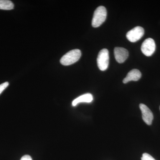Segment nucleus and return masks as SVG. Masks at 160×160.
Returning <instances> with one entry per match:
<instances>
[{
  "label": "nucleus",
  "instance_id": "obj_10",
  "mask_svg": "<svg viewBox=\"0 0 160 160\" xmlns=\"http://www.w3.org/2000/svg\"><path fill=\"white\" fill-rule=\"evenodd\" d=\"M14 8L13 3L8 0H0V9L11 10Z\"/></svg>",
  "mask_w": 160,
  "mask_h": 160
},
{
  "label": "nucleus",
  "instance_id": "obj_7",
  "mask_svg": "<svg viewBox=\"0 0 160 160\" xmlns=\"http://www.w3.org/2000/svg\"><path fill=\"white\" fill-rule=\"evenodd\" d=\"M114 54L117 62L119 63L124 62L129 56L128 50L122 47L115 48Z\"/></svg>",
  "mask_w": 160,
  "mask_h": 160
},
{
  "label": "nucleus",
  "instance_id": "obj_1",
  "mask_svg": "<svg viewBox=\"0 0 160 160\" xmlns=\"http://www.w3.org/2000/svg\"><path fill=\"white\" fill-rule=\"evenodd\" d=\"M81 55V50L78 49H73L64 55L60 60V62L65 66L72 65L79 60Z\"/></svg>",
  "mask_w": 160,
  "mask_h": 160
},
{
  "label": "nucleus",
  "instance_id": "obj_5",
  "mask_svg": "<svg viewBox=\"0 0 160 160\" xmlns=\"http://www.w3.org/2000/svg\"><path fill=\"white\" fill-rule=\"evenodd\" d=\"M144 34V29L141 26H137L126 34L127 39L132 42H135L139 40Z\"/></svg>",
  "mask_w": 160,
  "mask_h": 160
},
{
  "label": "nucleus",
  "instance_id": "obj_14",
  "mask_svg": "<svg viewBox=\"0 0 160 160\" xmlns=\"http://www.w3.org/2000/svg\"></svg>",
  "mask_w": 160,
  "mask_h": 160
},
{
  "label": "nucleus",
  "instance_id": "obj_3",
  "mask_svg": "<svg viewBox=\"0 0 160 160\" xmlns=\"http://www.w3.org/2000/svg\"><path fill=\"white\" fill-rule=\"evenodd\" d=\"M109 58V52L108 49H103L99 52L97 58V64L100 70L105 71L108 69Z\"/></svg>",
  "mask_w": 160,
  "mask_h": 160
},
{
  "label": "nucleus",
  "instance_id": "obj_13",
  "mask_svg": "<svg viewBox=\"0 0 160 160\" xmlns=\"http://www.w3.org/2000/svg\"><path fill=\"white\" fill-rule=\"evenodd\" d=\"M20 160H32L31 157L28 155L23 156Z\"/></svg>",
  "mask_w": 160,
  "mask_h": 160
},
{
  "label": "nucleus",
  "instance_id": "obj_12",
  "mask_svg": "<svg viewBox=\"0 0 160 160\" xmlns=\"http://www.w3.org/2000/svg\"><path fill=\"white\" fill-rule=\"evenodd\" d=\"M9 83L8 82H6L0 85V94L9 86Z\"/></svg>",
  "mask_w": 160,
  "mask_h": 160
},
{
  "label": "nucleus",
  "instance_id": "obj_2",
  "mask_svg": "<svg viewBox=\"0 0 160 160\" xmlns=\"http://www.w3.org/2000/svg\"><path fill=\"white\" fill-rule=\"evenodd\" d=\"M107 17V11L106 8L103 6H100L95 10L92 25L94 28H97L101 26L106 21Z\"/></svg>",
  "mask_w": 160,
  "mask_h": 160
},
{
  "label": "nucleus",
  "instance_id": "obj_9",
  "mask_svg": "<svg viewBox=\"0 0 160 160\" xmlns=\"http://www.w3.org/2000/svg\"><path fill=\"white\" fill-rule=\"evenodd\" d=\"M93 96L90 93H86L77 98L72 102V106H76L80 103H90L93 101Z\"/></svg>",
  "mask_w": 160,
  "mask_h": 160
},
{
  "label": "nucleus",
  "instance_id": "obj_6",
  "mask_svg": "<svg viewBox=\"0 0 160 160\" xmlns=\"http://www.w3.org/2000/svg\"><path fill=\"white\" fill-rule=\"evenodd\" d=\"M139 107L142 112L143 121L147 125L150 126L153 119V115L152 112L145 104H140Z\"/></svg>",
  "mask_w": 160,
  "mask_h": 160
},
{
  "label": "nucleus",
  "instance_id": "obj_8",
  "mask_svg": "<svg viewBox=\"0 0 160 160\" xmlns=\"http://www.w3.org/2000/svg\"><path fill=\"white\" fill-rule=\"evenodd\" d=\"M142 77V73L137 69H133L128 72L127 76L123 80L124 84L129 82L130 81H138Z\"/></svg>",
  "mask_w": 160,
  "mask_h": 160
},
{
  "label": "nucleus",
  "instance_id": "obj_11",
  "mask_svg": "<svg viewBox=\"0 0 160 160\" xmlns=\"http://www.w3.org/2000/svg\"><path fill=\"white\" fill-rule=\"evenodd\" d=\"M142 160H156L150 154L147 153H143L142 158Z\"/></svg>",
  "mask_w": 160,
  "mask_h": 160
},
{
  "label": "nucleus",
  "instance_id": "obj_4",
  "mask_svg": "<svg viewBox=\"0 0 160 160\" xmlns=\"http://www.w3.org/2000/svg\"><path fill=\"white\" fill-rule=\"evenodd\" d=\"M156 49V44L154 40L151 38L146 39L144 41L142 46L141 50L143 54L146 56H151L154 53Z\"/></svg>",
  "mask_w": 160,
  "mask_h": 160
}]
</instances>
